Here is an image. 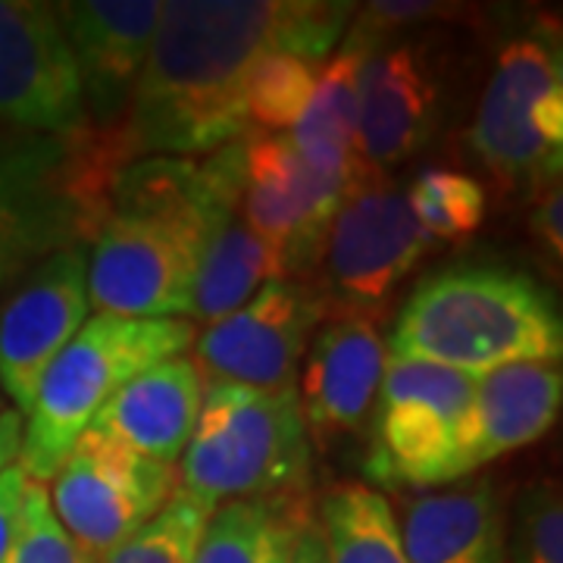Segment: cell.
<instances>
[{
	"label": "cell",
	"mask_w": 563,
	"mask_h": 563,
	"mask_svg": "<svg viewBox=\"0 0 563 563\" xmlns=\"http://www.w3.org/2000/svg\"><path fill=\"white\" fill-rule=\"evenodd\" d=\"M354 3L166 0L125 113L132 157H207L251 135L244 88L273 51L332 57Z\"/></svg>",
	"instance_id": "cell-1"
},
{
	"label": "cell",
	"mask_w": 563,
	"mask_h": 563,
	"mask_svg": "<svg viewBox=\"0 0 563 563\" xmlns=\"http://www.w3.org/2000/svg\"><path fill=\"white\" fill-rule=\"evenodd\" d=\"M388 361L485 376L510 363H561L558 303L523 269L454 263L417 282L385 342Z\"/></svg>",
	"instance_id": "cell-2"
},
{
	"label": "cell",
	"mask_w": 563,
	"mask_h": 563,
	"mask_svg": "<svg viewBox=\"0 0 563 563\" xmlns=\"http://www.w3.org/2000/svg\"><path fill=\"white\" fill-rule=\"evenodd\" d=\"M129 163L120 129L88 122L73 139L0 132V295L63 247H91Z\"/></svg>",
	"instance_id": "cell-3"
},
{
	"label": "cell",
	"mask_w": 563,
	"mask_h": 563,
	"mask_svg": "<svg viewBox=\"0 0 563 563\" xmlns=\"http://www.w3.org/2000/svg\"><path fill=\"white\" fill-rule=\"evenodd\" d=\"M198 329L191 320H122L98 313L47 366L22 417L16 466L29 483L47 485L103 404L135 376L181 357Z\"/></svg>",
	"instance_id": "cell-4"
},
{
	"label": "cell",
	"mask_w": 563,
	"mask_h": 563,
	"mask_svg": "<svg viewBox=\"0 0 563 563\" xmlns=\"http://www.w3.org/2000/svg\"><path fill=\"white\" fill-rule=\"evenodd\" d=\"M179 461L181 492L210 510L239 498L307 495L313 448L298 391L203 383L201 413Z\"/></svg>",
	"instance_id": "cell-5"
},
{
	"label": "cell",
	"mask_w": 563,
	"mask_h": 563,
	"mask_svg": "<svg viewBox=\"0 0 563 563\" xmlns=\"http://www.w3.org/2000/svg\"><path fill=\"white\" fill-rule=\"evenodd\" d=\"M429 247L432 239L413 220L404 188L388 179V173L357 163L329 222L317 279L310 282L329 307V317L373 320Z\"/></svg>",
	"instance_id": "cell-6"
},
{
	"label": "cell",
	"mask_w": 563,
	"mask_h": 563,
	"mask_svg": "<svg viewBox=\"0 0 563 563\" xmlns=\"http://www.w3.org/2000/svg\"><path fill=\"white\" fill-rule=\"evenodd\" d=\"M476 379L432 363L388 361L363 463L369 488H442Z\"/></svg>",
	"instance_id": "cell-7"
},
{
	"label": "cell",
	"mask_w": 563,
	"mask_h": 563,
	"mask_svg": "<svg viewBox=\"0 0 563 563\" xmlns=\"http://www.w3.org/2000/svg\"><path fill=\"white\" fill-rule=\"evenodd\" d=\"M210 229L173 217L110 213L88 247V307L122 320H181Z\"/></svg>",
	"instance_id": "cell-8"
},
{
	"label": "cell",
	"mask_w": 563,
	"mask_h": 563,
	"mask_svg": "<svg viewBox=\"0 0 563 563\" xmlns=\"http://www.w3.org/2000/svg\"><path fill=\"white\" fill-rule=\"evenodd\" d=\"M563 85L561 32L542 22L536 32L507 41L485 81L470 129V151L504 191H532L561 181L563 151L548 147L532 129V107Z\"/></svg>",
	"instance_id": "cell-9"
},
{
	"label": "cell",
	"mask_w": 563,
	"mask_h": 563,
	"mask_svg": "<svg viewBox=\"0 0 563 563\" xmlns=\"http://www.w3.org/2000/svg\"><path fill=\"white\" fill-rule=\"evenodd\" d=\"M329 307L310 279H269L251 301L195 335L203 383H232L288 395L298 391V366Z\"/></svg>",
	"instance_id": "cell-10"
},
{
	"label": "cell",
	"mask_w": 563,
	"mask_h": 563,
	"mask_svg": "<svg viewBox=\"0 0 563 563\" xmlns=\"http://www.w3.org/2000/svg\"><path fill=\"white\" fill-rule=\"evenodd\" d=\"M176 483V466L141 457L85 429L47 483V495L63 529L103 561L161 514Z\"/></svg>",
	"instance_id": "cell-11"
},
{
	"label": "cell",
	"mask_w": 563,
	"mask_h": 563,
	"mask_svg": "<svg viewBox=\"0 0 563 563\" xmlns=\"http://www.w3.org/2000/svg\"><path fill=\"white\" fill-rule=\"evenodd\" d=\"M242 147V222L276 254L285 279H313L347 181L310 169L288 135L251 132Z\"/></svg>",
	"instance_id": "cell-12"
},
{
	"label": "cell",
	"mask_w": 563,
	"mask_h": 563,
	"mask_svg": "<svg viewBox=\"0 0 563 563\" xmlns=\"http://www.w3.org/2000/svg\"><path fill=\"white\" fill-rule=\"evenodd\" d=\"M88 125L54 3L0 0V132L73 139Z\"/></svg>",
	"instance_id": "cell-13"
},
{
	"label": "cell",
	"mask_w": 563,
	"mask_h": 563,
	"mask_svg": "<svg viewBox=\"0 0 563 563\" xmlns=\"http://www.w3.org/2000/svg\"><path fill=\"white\" fill-rule=\"evenodd\" d=\"M88 244H69L25 273L0 307V388L29 413L47 366L88 320Z\"/></svg>",
	"instance_id": "cell-14"
},
{
	"label": "cell",
	"mask_w": 563,
	"mask_h": 563,
	"mask_svg": "<svg viewBox=\"0 0 563 563\" xmlns=\"http://www.w3.org/2000/svg\"><path fill=\"white\" fill-rule=\"evenodd\" d=\"M161 7V0L54 3L79 73L85 117L95 129H117L125 122Z\"/></svg>",
	"instance_id": "cell-15"
},
{
	"label": "cell",
	"mask_w": 563,
	"mask_h": 563,
	"mask_svg": "<svg viewBox=\"0 0 563 563\" xmlns=\"http://www.w3.org/2000/svg\"><path fill=\"white\" fill-rule=\"evenodd\" d=\"M388 351L385 335L366 317H329L307 347L303 373H298L307 435L329 442L363 432L379 401Z\"/></svg>",
	"instance_id": "cell-16"
},
{
	"label": "cell",
	"mask_w": 563,
	"mask_h": 563,
	"mask_svg": "<svg viewBox=\"0 0 563 563\" xmlns=\"http://www.w3.org/2000/svg\"><path fill=\"white\" fill-rule=\"evenodd\" d=\"M439 125V81L420 44L369 54L357 85V163L376 173L410 161Z\"/></svg>",
	"instance_id": "cell-17"
},
{
	"label": "cell",
	"mask_w": 563,
	"mask_h": 563,
	"mask_svg": "<svg viewBox=\"0 0 563 563\" xmlns=\"http://www.w3.org/2000/svg\"><path fill=\"white\" fill-rule=\"evenodd\" d=\"M561 401V363H510L479 376L442 485L470 479L485 463L539 442L558 422Z\"/></svg>",
	"instance_id": "cell-18"
},
{
	"label": "cell",
	"mask_w": 563,
	"mask_h": 563,
	"mask_svg": "<svg viewBox=\"0 0 563 563\" xmlns=\"http://www.w3.org/2000/svg\"><path fill=\"white\" fill-rule=\"evenodd\" d=\"M203 379L191 357H173L120 388L91 420V432L176 466L201 413Z\"/></svg>",
	"instance_id": "cell-19"
},
{
	"label": "cell",
	"mask_w": 563,
	"mask_h": 563,
	"mask_svg": "<svg viewBox=\"0 0 563 563\" xmlns=\"http://www.w3.org/2000/svg\"><path fill=\"white\" fill-rule=\"evenodd\" d=\"M410 563H504L507 520L492 479H461L420 492L398 523Z\"/></svg>",
	"instance_id": "cell-20"
},
{
	"label": "cell",
	"mask_w": 563,
	"mask_h": 563,
	"mask_svg": "<svg viewBox=\"0 0 563 563\" xmlns=\"http://www.w3.org/2000/svg\"><path fill=\"white\" fill-rule=\"evenodd\" d=\"M369 54L366 41L344 32L342 47L322 63L313 98L288 139L301 161L329 179H351L357 169V85Z\"/></svg>",
	"instance_id": "cell-21"
},
{
	"label": "cell",
	"mask_w": 563,
	"mask_h": 563,
	"mask_svg": "<svg viewBox=\"0 0 563 563\" xmlns=\"http://www.w3.org/2000/svg\"><path fill=\"white\" fill-rule=\"evenodd\" d=\"M310 517L307 495L225 501L207 517L191 563H288Z\"/></svg>",
	"instance_id": "cell-22"
},
{
	"label": "cell",
	"mask_w": 563,
	"mask_h": 563,
	"mask_svg": "<svg viewBox=\"0 0 563 563\" xmlns=\"http://www.w3.org/2000/svg\"><path fill=\"white\" fill-rule=\"evenodd\" d=\"M279 276L282 269L276 254L244 225L239 213L229 222H222L203 244L195 282H191L188 317L213 325L251 301L261 291L263 282L279 279Z\"/></svg>",
	"instance_id": "cell-23"
},
{
	"label": "cell",
	"mask_w": 563,
	"mask_h": 563,
	"mask_svg": "<svg viewBox=\"0 0 563 563\" xmlns=\"http://www.w3.org/2000/svg\"><path fill=\"white\" fill-rule=\"evenodd\" d=\"M329 563H410L395 507L379 488L335 485L317 514Z\"/></svg>",
	"instance_id": "cell-24"
},
{
	"label": "cell",
	"mask_w": 563,
	"mask_h": 563,
	"mask_svg": "<svg viewBox=\"0 0 563 563\" xmlns=\"http://www.w3.org/2000/svg\"><path fill=\"white\" fill-rule=\"evenodd\" d=\"M317 79H320L317 63L288 51L266 54L251 69V79L244 88V113L251 132L288 135L313 98Z\"/></svg>",
	"instance_id": "cell-25"
},
{
	"label": "cell",
	"mask_w": 563,
	"mask_h": 563,
	"mask_svg": "<svg viewBox=\"0 0 563 563\" xmlns=\"http://www.w3.org/2000/svg\"><path fill=\"white\" fill-rule=\"evenodd\" d=\"M404 195L432 242H463L485 222V188L457 169L426 166Z\"/></svg>",
	"instance_id": "cell-26"
},
{
	"label": "cell",
	"mask_w": 563,
	"mask_h": 563,
	"mask_svg": "<svg viewBox=\"0 0 563 563\" xmlns=\"http://www.w3.org/2000/svg\"><path fill=\"white\" fill-rule=\"evenodd\" d=\"M210 514V507L176 488L161 514L101 563H191Z\"/></svg>",
	"instance_id": "cell-27"
},
{
	"label": "cell",
	"mask_w": 563,
	"mask_h": 563,
	"mask_svg": "<svg viewBox=\"0 0 563 563\" xmlns=\"http://www.w3.org/2000/svg\"><path fill=\"white\" fill-rule=\"evenodd\" d=\"M0 563H101L95 554H88L57 520L47 485L29 483L22 492L20 514L10 544L3 551Z\"/></svg>",
	"instance_id": "cell-28"
},
{
	"label": "cell",
	"mask_w": 563,
	"mask_h": 563,
	"mask_svg": "<svg viewBox=\"0 0 563 563\" xmlns=\"http://www.w3.org/2000/svg\"><path fill=\"white\" fill-rule=\"evenodd\" d=\"M504 563H563V501L558 483L542 479L520 495Z\"/></svg>",
	"instance_id": "cell-29"
},
{
	"label": "cell",
	"mask_w": 563,
	"mask_h": 563,
	"mask_svg": "<svg viewBox=\"0 0 563 563\" xmlns=\"http://www.w3.org/2000/svg\"><path fill=\"white\" fill-rule=\"evenodd\" d=\"M529 232L542 244L544 257L561 266L563 261V191L561 181L548 185L536 195L532 210H529Z\"/></svg>",
	"instance_id": "cell-30"
},
{
	"label": "cell",
	"mask_w": 563,
	"mask_h": 563,
	"mask_svg": "<svg viewBox=\"0 0 563 563\" xmlns=\"http://www.w3.org/2000/svg\"><path fill=\"white\" fill-rule=\"evenodd\" d=\"M22 492H25V476L20 466H10L7 473H0V561H3V551H7L13 526H16Z\"/></svg>",
	"instance_id": "cell-31"
},
{
	"label": "cell",
	"mask_w": 563,
	"mask_h": 563,
	"mask_svg": "<svg viewBox=\"0 0 563 563\" xmlns=\"http://www.w3.org/2000/svg\"><path fill=\"white\" fill-rule=\"evenodd\" d=\"M20 444H22V413H16L13 407L0 410V473H7L10 466H16L20 461Z\"/></svg>",
	"instance_id": "cell-32"
},
{
	"label": "cell",
	"mask_w": 563,
	"mask_h": 563,
	"mask_svg": "<svg viewBox=\"0 0 563 563\" xmlns=\"http://www.w3.org/2000/svg\"><path fill=\"white\" fill-rule=\"evenodd\" d=\"M288 563H329V554H325V542H322L320 523L317 517H310V523L303 526L298 542L291 548V558Z\"/></svg>",
	"instance_id": "cell-33"
},
{
	"label": "cell",
	"mask_w": 563,
	"mask_h": 563,
	"mask_svg": "<svg viewBox=\"0 0 563 563\" xmlns=\"http://www.w3.org/2000/svg\"><path fill=\"white\" fill-rule=\"evenodd\" d=\"M0 410H3V398H0Z\"/></svg>",
	"instance_id": "cell-34"
}]
</instances>
